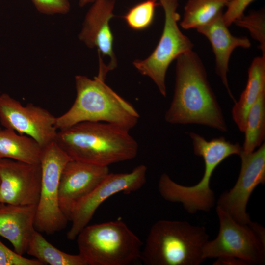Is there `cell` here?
<instances>
[{"label": "cell", "mask_w": 265, "mask_h": 265, "mask_svg": "<svg viewBox=\"0 0 265 265\" xmlns=\"http://www.w3.org/2000/svg\"><path fill=\"white\" fill-rule=\"evenodd\" d=\"M106 76L99 72L93 79L83 75L75 77V100L67 111L56 117L57 130L87 121L111 123L129 131L137 124L138 112L106 84Z\"/></svg>", "instance_id": "obj_3"}, {"label": "cell", "mask_w": 265, "mask_h": 265, "mask_svg": "<svg viewBox=\"0 0 265 265\" xmlns=\"http://www.w3.org/2000/svg\"><path fill=\"white\" fill-rule=\"evenodd\" d=\"M37 205H16L0 203V236L23 255L36 230L34 227Z\"/></svg>", "instance_id": "obj_17"}, {"label": "cell", "mask_w": 265, "mask_h": 265, "mask_svg": "<svg viewBox=\"0 0 265 265\" xmlns=\"http://www.w3.org/2000/svg\"><path fill=\"white\" fill-rule=\"evenodd\" d=\"M79 253L89 265H128L140 259L143 243L122 221L87 225L78 234Z\"/></svg>", "instance_id": "obj_6"}, {"label": "cell", "mask_w": 265, "mask_h": 265, "mask_svg": "<svg viewBox=\"0 0 265 265\" xmlns=\"http://www.w3.org/2000/svg\"><path fill=\"white\" fill-rule=\"evenodd\" d=\"M54 141L71 159L103 166L132 159L138 151L129 130L103 122H83L58 130Z\"/></svg>", "instance_id": "obj_2"}, {"label": "cell", "mask_w": 265, "mask_h": 265, "mask_svg": "<svg viewBox=\"0 0 265 265\" xmlns=\"http://www.w3.org/2000/svg\"><path fill=\"white\" fill-rule=\"evenodd\" d=\"M0 203L37 204L42 180L40 163L0 159Z\"/></svg>", "instance_id": "obj_13"}, {"label": "cell", "mask_w": 265, "mask_h": 265, "mask_svg": "<svg viewBox=\"0 0 265 265\" xmlns=\"http://www.w3.org/2000/svg\"><path fill=\"white\" fill-rule=\"evenodd\" d=\"M255 0H231L222 15L225 24L229 27L235 21L241 17L246 8Z\"/></svg>", "instance_id": "obj_27"}, {"label": "cell", "mask_w": 265, "mask_h": 265, "mask_svg": "<svg viewBox=\"0 0 265 265\" xmlns=\"http://www.w3.org/2000/svg\"><path fill=\"white\" fill-rule=\"evenodd\" d=\"M265 91V55L254 58L248 71L246 87L232 109L233 120L243 132L248 112L260 95Z\"/></svg>", "instance_id": "obj_18"}, {"label": "cell", "mask_w": 265, "mask_h": 265, "mask_svg": "<svg viewBox=\"0 0 265 265\" xmlns=\"http://www.w3.org/2000/svg\"><path fill=\"white\" fill-rule=\"evenodd\" d=\"M86 14L79 38L90 48H96L98 54L110 58L108 71L117 66L113 51L114 37L109 22L114 16V0H95Z\"/></svg>", "instance_id": "obj_15"}, {"label": "cell", "mask_w": 265, "mask_h": 265, "mask_svg": "<svg viewBox=\"0 0 265 265\" xmlns=\"http://www.w3.org/2000/svg\"><path fill=\"white\" fill-rule=\"evenodd\" d=\"M71 159L53 141L43 148L40 164L42 180L34 227L40 233L52 235L65 229L68 221L59 204L61 172Z\"/></svg>", "instance_id": "obj_9"}, {"label": "cell", "mask_w": 265, "mask_h": 265, "mask_svg": "<svg viewBox=\"0 0 265 265\" xmlns=\"http://www.w3.org/2000/svg\"><path fill=\"white\" fill-rule=\"evenodd\" d=\"M231 0H188L180 23L185 29H197L214 19Z\"/></svg>", "instance_id": "obj_21"}, {"label": "cell", "mask_w": 265, "mask_h": 265, "mask_svg": "<svg viewBox=\"0 0 265 265\" xmlns=\"http://www.w3.org/2000/svg\"><path fill=\"white\" fill-rule=\"evenodd\" d=\"M215 265H249L246 262L232 257H220L213 263Z\"/></svg>", "instance_id": "obj_28"}, {"label": "cell", "mask_w": 265, "mask_h": 265, "mask_svg": "<svg viewBox=\"0 0 265 265\" xmlns=\"http://www.w3.org/2000/svg\"><path fill=\"white\" fill-rule=\"evenodd\" d=\"M0 265H43L37 260L25 258L6 246L0 240Z\"/></svg>", "instance_id": "obj_26"}, {"label": "cell", "mask_w": 265, "mask_h": 265, "mask_svg": "<svg viewBox=\"0 0 265 265\" xmlns=\"http://www.w3.org/2000/svg\"><path fill=\"white\" fill-rule=\"evenodd\" d=\"M147 167L140 164L129 173H111L76 206L67 233L69 240L76 238L92 219L100 205L109 197L119 193H130L140 189L146 182Z\"/></svg>", "instance_id": "obj_10"}, {"label": "cell", "mask_w": 265, "mask_h": 265, "mask_svg": "<svg viewBox=\"0 0 265 265\" xmlns=\"http://www.w3.org/2000/svg\"><path fill=\"white\" fill-rule=\"evenodd\" d=\"M43 147L34 139L14 130L0 129V159L40 163Z\"/></svg>", "instance_id": "obj_19"}, {"label": "cell", "mask_w": 265, "mask_h": 265, "mask_svg": "<svg viewBox=\"0 0 265 265\" xmlns=\"http://www.w3.org/2000/svg\"><path fill=\"white\" fill-rule=\"evenodd\" d=\"M108 166L71 159L64 166L59 183L60 208L71 220L76 205L90 194L109 173Z\"/></svg>", "instance_id": "obj_14"}, {"label": "cell", "mask_w": 265, "mask_h": 265, "mask_svg": "<svg viewBox=\"0 0 265 265\" xmlns=\"http://www.w3.org/2000/svg\"><path fill=\"white\" fill-rule=\"evenodd\" d=\"M31 0L37 11L44 14H66L70 9L68 0Z\"/></svg>", "instance_id": "obj_25"}, {"label": "cell", "mask_w": 265, "mask_h": 265, "mask_svg": "<svg viewBox=\"0 0 265 265\" xmlns=\"http://www.w3.org/2000/svg\"><path fill=\"white\" fill-rule=\"evenodd\" d=\"M209 240L204 226L159 220L151 227L140 259L146 265H199Z\"/></svg>", "instance_id": "obj_5"}, {"label": "cell", "mask_w": 265, "mask_h": 265, "mask_svg": "<svg viewBox=\"0 0 265 265\" xmlns=\"http://www.w3.org/2000/svg\"><path fill=\"white\" fill-rule=\"evenodd\" d=\"M238 26L247 28L251 37L259 43L262 55H265V13L264 9L243 15L234 23Z\"/></svg>", "instance_id": "obj_24"}, {"label": "cell", "mask_w": 265, "mask_h": 265, "mask_svg": "<svg viewBox=\"0 0 265 265\" xmlns=\"http://www.w3.org/2000/svg\"><path fill=\"white\" fill-rule=\"evenodd\" d=\"M219 230L216 238L209 240L203 250L205 259L232 257L250 265L265 261V231L260 224H241L216 206Z\"/></svg>", "instance_id": "obj_7"}, {"label": "cell", "mask_w": 265, "mask_h": 265, "mask_svg": "<svg viewBox=\"0 0 265 265\" xmlns=\"http://www.w3.org/2000/svg\"><path fill=\"white\" fill-rule=\"evenodd\" d=\"M56 117L46 109L29 103L23 106L7 93L0 95V122L5 128L28 136L43 148L54 141Z\"/></svg>", "instance_id": "obj_11"}, {"label": "cell", "mask_w": 265, "mask_h": 265, "mask_svg": "<svg viewBox=\"0 0 265 265\" xmlns=\"http://www.w3.org/2000/svg\"><path fill=\"white\" fill-rule=\"evenodd\" d=\"M0 183H1V181H0Z\"/></svg>", "instance_id": "obj_30"}, {"label": "cell", "mask_w": 265, "mask_h": 265, "mask_svg": "<svg viewBox=\"0 0 265 265\" xmlns=\"http://www.w3.org/2000/svg\"><path fill=\"white\" fill-rule=\"evenodd\" d=\"M158 0H146L130 8L123 16L128 26L134 30H142L153 22Z\"/></svg>", "instance_id": "obj_23"}, {"label": "cell", "mask_w": 265, "mask_h": 265, "mask_svg": "<svg viewBox=\"0 0 265 265\" xmlns=\"http://www.w3.org/2000/svg\"><path fill=\"white\" fill-rule=\"evenodd\" d=\"M242 151L250 153L264 142L265 139V91L259 96L247 116Z\"/></svg>", "instance_id": "obj_22"}, {"label": "cell", "mask_w": 265, "mask_h": 265, "mask_svg": "<svg viewBox=\"0 0 265 265\" xmlns=\"http://www.w3.org/2000/svg\"><path fill=\"white\" fill-rule=\"evenodd\" d=\"M195 155L201 157L204 162V172L201 180L195 185L185 186L174 181L166 173L161 175L158 182V190L165 200L180 203L189 213L198 211L209 212L214 206L215 198L211 188L212 175L219 164L233 155L239 156L242 146L238 143H232L224 137L213 138L210 141L201 135L189 133Z\"/></svg>", "instance_id": "obj_4"}, {"label": "cell", "mask_w": 265, "mask_h": 265, "mask_svg": "<svg viewBox=\"0 0 265 265\" xmlns=\"http://www.w3.org/2000/svg\"><path fill=\"white\" fill-rule=\"evenodd\" d=\"M222 15L223 12L207 25L197 28V30L211 43L215 55L216 73L235 103L236 101L230 89L227 78L229 59L236 48H248L251 44L249 39L245 36H233L224 23Z\"/></svg>", "instance_id": "obj_16"}, {"label": "cell", "mask_w": 265, "mask_h": 265, "mask_svg": "<svg viewBox=\"0 0 265 265\" xmlns=\"http://www.w3.org/2000/svg\"><path fill=\"white\" fill-rule=\"evenodd\" d=\"M0 129H1V128H0Z\"/></svg>", "instance_id": "obj_31"}, {"label": "cell", "mask_w": 265, "mask_h": 265, "mask_svg": "<svg viewBox=\"0 0 265 265\" xmlns=\"http://www.w3.org/2000/svg\"><path fill=\"white\" fill-rule=\"evenodd\" d=\"M164 118L170 124H194L223 132L228 130L205 67L193 50L176 59L174 93Z\"/></svg>", "instance_id": "obj_1"}, {"label": "cell", "mask_w": 265, "mask_h": 265, "mask_svg": "<svg viewBox=\"0 0 265 265\" xmlns=\"http://www.w3.org/2000/svg\"><path fill=\"white\" fill-rule=\"evenodd\" d=\"M26 253L34 257L43 265H89L80 253L72 255L62 251L48 242L35 230L29 242Z\"/></svg>", "instance_id": "obj_20"}, {"label": "cell", "mask_w": 265, "mask_h": 265, "mask_svg": "<svg viewBox=\"0 0 265 265\" xmlns=\"http://www.w3.org/2000/svg\"><path fill=\"white\" fill-rule=\"evenodd\" d=\"M241 165L238 178L230 190L223 192L217 206L241 224L251 222L246 208L253 191L260 184L265 183V143L250 153L242 151L239 155Z\"/></svg>", "instance_id": "obj_12"}, {"label": "cell", "mask_w": 265, "mask_h": 265, "mask_svg": "<svg viewBox=\"0 0 265 265\" xmlns=\"http://www.w3.org/2000/svg\"><path fill=\"white\" fill-rule=\"evenodd\" d=\"M179 0H158L165 15L161 36L152 53L143 60H136L134 66L155 83L160 94L166 96L165 78L167 69L181 55L193 50L194 44L180 29V16L177 11Z\"/></svg>", "instance_id": "obj_8"}, {"label": "cell", "mask_w": 265, "mask_h": 265, "mask_svg": "<svg viewBox=\"0 0 265 265\" xmlns=\"http://www.w3.org/2000/svg\"><path fill=\"white\" fill-rule=\"evenodd\" d=\"M95 0H80L79 5L80 7H83L88 3L94 2Z\"/></svg>", "instance_id": "obj_29"}]
</instances>
